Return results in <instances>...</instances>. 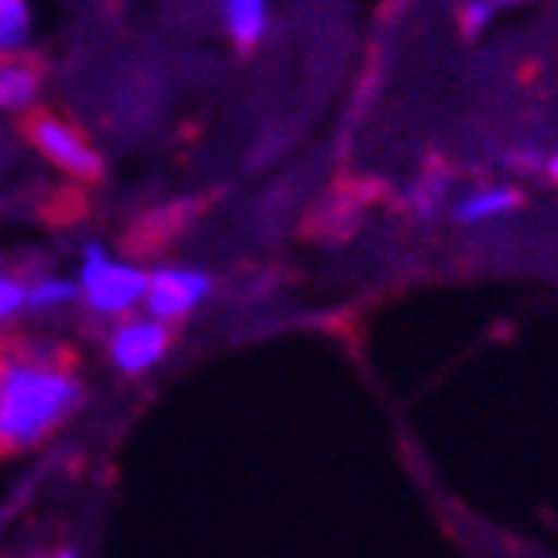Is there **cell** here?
I'll list each match as a JSON object with an SVG mask.
<instances>
[{
  "label": "cell",
  "mask_w": 558,
  "mask_h": 558,
  "mask_svg": "<svg viewBox=\"0 0 558 558\" xmlns=\"http://www.w3.org/2000/svg\"><path fill=\"white\" fill-rule=\"evenodd\" d=\"M51 558H78V555H75V550H56Z\"/></svg>",
  "instance_id": "obj_15"
},
{
  "label": "cell",
  "mask_w": 558,
  "mask_h": 558,
  "mask_svg": "<svg viewBox=\"0 0 558 558\" xmlns=\"http://www.w3.org/2000/svg\"><path fill=\"white\" fill-rule=\"evenodd\" d=\"M16 313H24V281H16L12 274H0V325L12 320Z\"/></svg>",
  "instance_id": "obj_13"
},
{
  "label": "cell",
  "mask_w": 558,
  "mask_h": 558,
  "mask_svg": "<svg viewBox=\"0 0 558 558\" xmlns=\"http://www.w3.org/2000/svg\"><path fill=\"white\" fill-rule=\"evenodd\" d=\"M32 44V9L24 0H0V59H24Z\"/></svg>",
  "instance_id": "obj_9"
},
{
  "label": "cell",
  "mask_w": 558,
  "mask_h": 558,
  "mask_svg": "<svg viewBox=\"0 0 558 558\" xmlns=\"http://www.w3.org/2000/svg\"><path fill=\"white\" fill-rule=\"evenodd\" d=\"M83 402V383L47 352L0 355V441L32 449L51 438Z\"/></svg>",
  "instance_id": "obj_1"
},
{
  "label": "cell",
  "mask_w": 558,
  "mask_h": 558,
  "mask_svg": "<svg viewBox=\"0 0 558 558\" xmlns=\"http://www.w3.org/2000/svg\"><path fill=\"white\" fill-rule=\"evenodd\" d=\"M172 344V328L153 317H125L110 336V360L118 372L141 375L157 367Z\"/></svg>",
  "instance_id": "obj_5"
},
{
  "label": "cell",
  "mask_w": 558,
  "mask_h": 558,
  "mask_svg": "<svg viewBox=\"0 0 558 558\" xmlns=\"http://www.w3.org/2000/svg\"><path fill=\"white\" fill-rule=\"evenodd\" d=\"M547 177H550V180H558V153L547 160Z\"/></svg>",
  "instance_id": "obj_14"
},
{
  "label": "cell",
  "mask_w": 558,
  "mask_h": 558,
  "mask_svg": "<svg viewBox=\"0 0 558 558\" xmlns=\"http://www.w3.org/2000/svg\"><path fill=\"white\" fill-rule=\"evenodd\" d=\"M523 196L520 187L512 184H484V187H473L465 196L453 199V219L457 223H493V219H504V215L520 211Z\"/></svg>",
  "instance_id": "obj_6"
},
{
  "label": "cell",
  "mask_w": 558,
  "mask_h": 558,
  "mask_svg": "<svg viewBox=\"0 0 558 558\" xmlns=\"http://www.w3.org/2000/svg\"><path fill=\"white\" fill-rule=\"evenodd\" d=\"M500 12L504 9L496 4V0H469V4H461V32H465L469 39L484 36V28H488Z\"/></svg>",
  "instance_id": "obj_11"
},
{
  "label": "cell",
  "mask_w": 558,
  "mask_h": 558,
  "mask_svg": "<svg viewBox=\"0 0 558 558\" xmlns=\"http://www.w3.org/2000/svg\"><path fill=\"white\" fill-rule=\"evenodd\" d=\"M0 449H4V441H0Z\"/></svg>",
  "instance_id": "obj_16"
},
{
  "label": "cell",
  "mask_w": 558,
  "mask_h": 558,
  "mask_svg": "<svg viewBox=\"0 0 558 558\" xmlns=\"http://www.w3.org/2000/svg\"><path fill=\"white\" fill-rule=\"evenodd\" d=\"M71 301H78V286L66 278H56V274H44L32 286H24V308H32V313H56V308H66Z\"/></svg>",
  "instance_id": "obj_10"
},
{
  "label": "cell",
  "mask_w": 558,
  "mask_h": 558,
  "mask_svg": "<svg viewBox=\"0 0 558 558\" xmlns=\"http://www.w3.org/2000/svg\"><path fill=\"white\" fill-rule=\"evenodd\" d=\"M223 28L234 47L254 51L266 39V32H270V4H262V0H227Z\"/></svg>",
  "instance_id": "obj_7"
},
{
  "label": "cell",
  "mask_w": 558,
  "mask_h": 558,
  "mask_svg": "<svg viewBox=\"0 0 558 558\" xmlns=\"http://www.w3.org/2000/svg\"><path fill=\"white\" fill-rule=\"evenodd\" d=\"M211 293V274L196 270V266H160L149 270V289H145V317L172 325L184 320L187 313H196Z\"/></svg>",
  "instance_id": "obj_3"
},
{
  "label": "cell",
  "mask_w": 558,
  "mask_h": 558,
  "mask_svg": "<svg viewBox=\"0 0 558 558\" xmlns=\"http://www.w3.org/2000/svg\"><path fill=\"white\" fill-rule=\"evenodd\" d=\"M441 192H446V180H434V177H426L422 180L418 187H414V192H410V207H414V211L418 215H434L438 211V204H441Z\"/></svg>",
  "instance_id": "obj_12"
},
{
  "label": "cell",
  "mask_w": 558,
  "mask_h": 558,
  "mask_svg": "<svg viewBox=\"0 0 558 558\" xmlns=\"http://www.w3.org/2000/svg\"><path fill=\"white\" fill-rule=\"evenodd\" d=\"M28 133H32V145H36L59 172H66V177H75V180H102V157H98V149H94L75 125H66L63 118L39 113L28 125Z\"/></svg>",
  "instance_id": "obj_4"
},
{
  "label": "cell",
  "mask_w": 558,
  "mask_h": 558,
  "mask_svg": "<svg viewBox=\"0 0 558 558\" xmlns=\"http://www.w3.org/2000/svg\"><path fill=\"white\" fill-rule=\"evenodd\" d=\"M39 71L28 59H0V110L20 113L32 110L39 98Z\"/></svg>",
  "instance_id": "obj_8"
},
{
  "label": "cell",
  "mask_w": 558,
  "mask_h": 558,
  "mask_svg": "<svg viewBox=\"0 0 558 558\" xmlns=\"http://www.w3.org/2000/svg\"><path fill=\"white\" fill-rule=\"evenodd\" d=\"M78 301L98 317H130L133 308L145 305V289H149V274L133 266V262H118L102 251V246H86L83 262H78Z\"/></svg>",
  "instance_id": "obj_2"
}]
</instances>
